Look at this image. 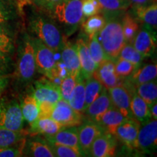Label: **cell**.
<instances>
[{
    "label": "cell",
    "instance_id": "4",
    "mask_svg": "<svg viewBox=\"0 0 157 157\" xmlns=\"http://www.w3.org/2000/svg\"><path fill=\"white\" fill-rule=\"evenodd\" d=\"M46 13L55 21L65 37L74 34L84 20L82 0H63Z\"/></svg>",
    "mask_w": 157,
    "mask_h": 157
},
{
    "label": "cell",
    "instance_id": "31",
    "mask_svg": "<svg viewBox=\"0 0 157 157\" xmlns=\"http://www.w3.org/2000/svg\"><path fill=\"white\" fill-rule=\"evenodd\" d=\"M105 23V19L102 14H96L93 16L87 17L82 23V32L87 37L98 34L103 28Z\"/></svg>",
    "mask_w": 157,
    "mask_h": 157
},
{
    "label": "cell",
    "instance_id": "33",
    "mask_svg": "<svg viewBox=\"0 0 157 157\" xmlns=\"http://www.w3.org/2000/svg\"><path fill=\"white\" fill-rule=\"evenodd\" d=\"M136 93L150 106L157 100L156 79L137 86Z\"/></svg>",
    "mask_w": 157,
    "mask_h": 157
},
{
    "label": "cell",
    "instance_id": "20",
    "mask_svg": "<svg viewBox=\"0 0 157 157\" xmlns=\"http://www.w3.org/2000/svg\"><path fill=\"white\" fill-rule=\"evenodd\" d=\"M43 137L47 142L65 145V146H70L81 151L79 143H78L77 127H66V128L60 129L56 134L43 135Z\"/></svg>",
    "mask_w": 157,
    "mask_h": 157
},
{
    "label": "cell",
    "instance_id": "12",
    "mask_svg": "<svg viewBox=\"0 0 157 157\" xmlns=\"http://www.w3.org/2000/svg\"><path fill=\"white\" fill-rule=\"evenodd\" d=\"M77 132L80 151L83 156H90V148L93 141L98 135L105 132V130L95 121L90 119H84L77 127Z\"/></svg>",
    "mask_w": 157,
    "mask_h": 157
},
{
    "label": "cell",
    "instance_id": "36",
    "mask_svg": "<svg viewBox=\"0 0 157 157\" xmlns=\"http://www.w3.org/2000/svg\"><path fill=\"white\" fill-rule=\"evenodd\" d=\"M119 58H123L127 61L132 63L137 67L142 64L143 56L138 51L135 50L132 43H126L119 54Z\"/></svg>",
    "mask_w": 157,
    "mask_h": 157
},
{
    "label": "cell",
    "instance_id": "21",
    "mask_svg": "<svg viewBox=\"0 0 157 157\" xmlns=\"http://www.w3.org/2000/svg\"><path fill=\"white\" fill-rule=\"evenodd\" d=\"M112 106L109 91L103 87L101 93L95 98V101L84 110V113L88 119L93 121L95 118L99 117Z\"/></svg>",
    "mask_w": 157,
    "mask_h": 157
},
{
    "label": "cell",
    "instance_id": "8",
    "mask_svg": "<svg viewBox=\"0 0 157 157\" xmlns=\"http://www.w3.org/2000/svg\"><path fill=\"white\" fill-rule=\"evenodd\" d=\"M23 9L17 0H0V24L15 33L22 22Z\"/></svg>",
    "mask_w": 157,
    "mask_h": 157
},
{
    "label": "cell",
    "instance_id": "11",
    "mask_svg": "<svg viewBox=\"0 0 157 157\" xmlns=\"http://www.w3.org/2000/svg\"><path fill=\"white\" fill-rule=\"evenodd\" d=\"M140 127L137 149L143 154H153L157 146V119H151Z\"/></svg>",
    "mask_w": 157,
    "mask_h": 157
},
{
    "label": "cell",
    "instance_id": "19",
    "mask_svg": "<svg viewBox=\"0 0 157 157\" xmlns=\"http://www.w3.org/2000/svg\"><path fill=\"white\" fill-rule=\"evenodd\" d=\"M30 138L25 139L23 156L33 157H54L53 152L44 137L39 135H30Z\"/></svg>",
    "mask_w": 157,
    "mask_h": 157
},
{
    "label": "cell",
    "instance_id": "40",
    "mask_svg": "<svg viewBox=\"0 0 157 157\" xmlns=\"http://www.w3.org/2000/svg\"><path fill=\"white\" fill-rule=\"evenodd\" d=\"M76 78L71 75L67 76L62 80L60 85H59L61 99L66 101H68L71 94L76 85Z\"/></svg>",
    "mask_w": 157,
    "mask_h": 157
},
{
    "label": "cell",
    "instance_id": "10",
    "mask_svg": "<svg viewBox=\"0 0 157 157\" xmlns=\"http://www.w3.org/2000/svg\"><path fill=\"white\" fill-rule=\"evenodd\" d=\"M132 44L143 58H148L154 54L156 49V29L143 23L139 29Z\"/></svg>",
    "mask_w": 157,
    "mask_h": 157
},
{
    "label": "cell",
    "instance_id": "15",
    "mask_svg": "<svg viewBox=\"0 0 157 157\" xmlns=\"http://www.w3.org/2000/svg\"><path fill=\"white\" fill-rule=\"evenodd\" d=\"M87 38V36L84 33L81 34L76 39L75 44L80 63V74L85 79L93 76L98 67L90 54Z\"/></svg>",
    "mask_w": 157,
    "mask_h": 157
},
{
    "label": "cell",
    "instance_id": "7",
    "mask_svg": "<svg viewBox=\"0 0 157 157\" xmlns=\"http://www.w3.org/2000/svg\"><path fill=\"white\" fill-rule=\"evenodd\" d=\"M108 91L113 106L127 119L133 118L130 110V102L132 96L136 93V90L129 87L122 80L121 84L108 89Z\"/></svg>",
    "mask_w": 157,
    "mask_h": 157
},
{
    "label": "cell",
    "instance_id": "32",
    "mask_svg": "<svg viewBox=\"0 0 157 157\" xmlns=\"http://www.w3.org/2000/svg\"><path fill=\"white\" fill-rule=\"evenodd\" d=\"M103 86L97 78L94 76H90L85 79V86H84V95H85V102H84V110L87 109L88 105L95 101V98L99 95L103 90Z\"/></svg>",
    "mask_w": 157,
    "mask_h": 157
},
{
    "label": "cell",
    "instance_id": "48",
    "mask_svg": "<svg viewBox=\"0 0 157 157\" xmlns=\"http://www.w3.org/2000/svg\"><path fill=\"white\" fill-rule=\"evenodd\" d=\"M149 109H150L151 115V118L154 119H157V102H154L151 105L149 106Z\"/></svg>",
    "mask_w": 157,
    "mask_h": 157
},
{
    "label": "cell",
    "instance_id": "16",
    "mask_svg": "<svg viewBox=\"0 0 157 157\" xmlns=\"http://www.w3.org/2000/svg\"><path fill=\"white\" fill-rule=\"evenodd\" d=\"M117 139L109 132H104L96 137L90 148V156L95 157H111L115 156Z\"/></svg>",
    "mask_w": 157,
    "mask_h": 157
},
{
    "label": "cell",
    "instance_id": "45",
    "mask_svg": "<svg viewBox=\"0 0 157 157\" xmlns=\"http://www.w3.org/2000/svg\"><path fill=\"white\" fill-rule=\"evenodd\" d=\"M38 104L39 109V117H50L55 104L49 103V102H41Z\"/></svg>",
    "mask_w": 157,
    "mask_h": 157
},
{
    "label": "cell",
    "instance_id": "9",
    "mask_svg": "<svg viewBox=\"0 0 157 157\" xmlns=\"http://www.w3.org/2000/svg\"><path fill=\"white\" fill-rule=\"evenodd\" d=\"M82 114L75 111L68 101L60 98L55 103L50 117L63 127H71L81 124L84 121Z\"/></svg>",
    "mask_w": 157,
    "mask_h": 157
},
{
    "label": "cell",
    "instance_id": "28",
    "mask_svg": "<svg viewBox=\"0 0 157 157\" xmlns=\"http://www.w3.org/2000/svg\"><path fill=\"white\" fill-rule=\"evenodd\" d=\"M20 105L23 119L31 125L39 118V109L38 103L30 93H28L20 102Z\"/></svg>",
    "mask_w": 157,
    "mask_h": 157
},
{
    "label": "cell",
    "instance_id": "18",
    "mask_svg": "<svg viewBox=\"0 0 157 157\" xmlns=\"http://www.w3.org/2000/svg\"><path fill=\"white\" fill-rule=\"evenodd\" d=\"M60 52V60L66 66L69 75L76 78L80 74V63L76 44L68 42L65 37Z\"/></svg>",
    "mask_w": 157,
    "mask_h": 157
},
{
    "label": "cell",
    "instance_id": "26",
    "mask_svg": "<svg viewBox=\"0 0 157 157\" xmlns=\"http://www.w3.org/2000/svg\"><path fill=\"white\" fill-rule=\"evenodd\" d=\"M130 110L132 117L140 124L152 119L148 105L137 93L133 94L131 98Z\"/></svg>",
    "mask_w": 157,
    "mask_h": 157
},
{
    "label": "cell",
    "instance_id": "24",
    "mask_svg": "<svg viewBox=\"0 0 157 157\" xmlns=\"http://www.w3.org/2000/svg\"><path fill=\"white\" fill-rule=\"evenodd\" d=\"M156 63H149L143 65V66L140 65L130 76L125 78L136 88L140 84L156 79Z\"/></svg>",
    "mask_w": 157,
    "mask_h": 157
},
{
    "label": "cell",
    "instance_id": "34",
    "mask_svg": "<svg viewBox=\"0 0 157 157\" xmlns=\"http://www.w3.org/2000/svg\"><path fill=\"white\" fill-rule=\"evenodd\" d=\"M27 133L23 131H13L0 129V148H4L16 144L24 140Z\"/></svg>",
    "mask_w": 157,
    "mask_h": 157
},
{
    "label": "cell",
    "instance_id": "3",
    "mask_svg": "<svg viewBox=\"0 0 157 157\" xmlns=\"http://www.w3.org/2000/svg\"><path fill=\"white\" fill-rule=\"evenodd\" d=\"M36 71L32 39L28 32H25L20 39L17 46V60L13 73L17 87H25L32 83Z\"/></svg>",
    "mask_w": 157,
    "mask_h": 157
},
{
    "label": "cell",
    "instance_id": "14",
    "mask_svg": "<svg viewBox=\"0 0 157 157\" xmlns=\"http://www.w3.org/2000/svg\"><path fill=\"white\" fill-rule=\"evenodd\" d=\"M140 124L134 118L127 119L117 127L114 136L129 149H137V139Z\"/></svg>",
    "mask_w": 157,
    "mask_h": 157
},
{
    "label": "cell",
    "instance_id": "30",
    "mask_svg": "<svg viewBox=\"0 0 157 157\" xmlns=\"http://www.w3.org/2000/svg\"><path fill=\"white\" fill-rule=\"evenodd\" d=\"M14 31L0 24V52L12 56L15 52V40Z\"/></svg>",
    "mask_w": 157,
    "mask_h": 157
},
{
    "label": "cell",
    "instance_id": "22",
    "mask_svg": "<svg viewBox=\"0 0 157 157\" xmlns=\"http://www.w3.org/2000/svg\"><path fill=\"white\" fill-rule=\"evenodd\" d=\"M66 128L51 117H39L34 123L29 125L26 133L29 135H51L56 134L60 129Z\"/></svg>",
    "mask_w": 157,
    "mask_h": 157
},
{
    "label": "cell",
    "instance_id": "49",
    "mask_svg": "<svg viewBox=\"0 0 157 157\" xmlns=\"http://www.w3.org/2000/svg\"><path fill=\"white\" fill-rule=\"evenodd\" d=\"M17 2H18V3L20 4V5H21V7H22L23 9V7H24L25 5H28L29 3H31L30 0H17Z\"/></svg>",
    "mask_w": 157,
    "mask_h": 157
},
{
    "label": "cell",
    "instance_id": "41",
    "mask_svg": "<svg viewBox=\"0 0 157 157\" xmlns=\"http://www.w3.org/2000/svg\"><path fill=\"white\" fill-rule=\"evenodd\" d=\"M82 10L84 18L101 14L102 8L98 0H82Z\"/></svg>",
    "mask_w": 157,
    "mask_h": 157
},
{
    "label": "cell",
    "instance_id": "39",
    "mask_svg": "<svg viewBox=\"0 0 157 157\" xmlns=\"http://www.w3.org/2000/svg\"><path fill=\"white\" fill-rule=\"evenodd\" d=\"M115 60V72L117 75L121 78H127L137 68L132 63L119 57Z\"/></svg>",
    "mask_w": 157,
    "mask_h": 157
},
{
    "label": "cell",
    "instance_id": "38",
    "mask_svg": "<svg viewBox=\"0 0 157 157\" xmlns=\"http://www.w3.org/2000/svg\"><path fill=\"white\" fill-rule=\"evenodd\" d=\"M50 146L51 150L53 152L54 156L57 157H78L83 156L79 151L71 148L70 146H65L58 143L47 142Z\"/></svg>",
    "mask_w": 157,
    "mask_h": 157
},
{
    "label": "cell",
    "instance_id": "50",
    "mask_svg": "<svg viewBox=\"0 0 157 157\" xmlns=\"http://www.w3.org/2000/svg\"><path fill=\"white\" fill-rule=\"evenodd\" d=\"M30 1H31V0H30Z\"/></svg>",
    "mask_w": 157,
    "mask_h": 157
},
{
    "label": "cell",
    "instance_id": "42",
    "mask_svg": "<svg viewBox=\"0 0 157 157\" xmlns=\"http://www.w3.org/2000/svg\"><path fill=\"white\" fill-rule=\"evenodd\" d=\"M24 140L20 141L16 144L13 146L6 147L4 148H0V157H19L23 156V151L24 148L25 141Z\"/></svg>",
    "mask_w": 157,
    "mask_h": 157
},
{
    "label": "cell",
    "instance_id": "29",
    "mask_svg": "<svg viewBox=\"0 0 157 157\" xmlns=\"http://www.w3.org/2000/svg\"><path fill=\"white\" fill-rule=\"evenodd\" d=\"M121 25L126 43H132L140 29V22L130 12H125L121 17Z\"/></svg>",
    "mask_w": 157,
    "mask_h": 157
},
{
    "label": "cell",
    "instance_id": "5",
    "mask_svg": "<svg viewBox=\"0 0 157 157\" xmlns=\"http://www.w3.org/2000/svg\"><path fill=\"white\" fill-rule=\"evenodd\" d=\"M24 126L20 102L15 98H0V129L23 131Z\"/></svg>",
    "mask_w": 157,
    "mask_h": 157
},
{
    "label": "cell",
    "instance_id": "47",
    "mask_svg": "<svg viewBox=\"0 0 157 157\" xmlns=\"http://www.w3.org/2000/svg\"><path fill=\"white\" fill-rule=\"evenodd\" d=\"M10 83L9 75L0 76V98L2 96V94L5 91Z\"/></svg>",
    "mask_w": 157,
    "mask_h": 157
},
{
    "label": "cell",
    "instance_id": "37",
    "mask_svg": "<svg viewBox=\"0 0 157 157\" xmlns=\"http://www.w3.org/2000/svg\"><path fill=\"white\" fill-rule=\"evenodd\" d=\"M102 13H114L127 11L129 8L128 0H98Z\"/></svg>",
    "mask_w": 157,
    "mask_h": 157
},
{
    "label": "cell",
    "instance_id": "6",
    "mask_svg": "<svg viewBox=\"0 0 157 157\" xmlns=\"http://www.w3.org/2000/svg\"><path fill=\"white\" fill-rule=\"evenodd\" d=\"M34 49L36 71L52 80L54 77L56 60L55 52L39 39L31 36Z\"/></svg>",
    "mask_w": 157,
    "mask_h": 157
},
{
    "label": "cell",
    "instance_id": "2",
    "mask_svg": "<svg viewBox=\"0 0 157 157\" xmlns=\"http://www.w3.org/2000/svg\"><path fill=\"white\" fill-rule=\"evenodd\" d=\"M125 12L101 13L105 17V23L98 33V39L106 58L113 60L119 57L121 48L126 44L121 25V17Z\"/></svg>",
    "mask_w": 157,
    "mask_h": 157
},
{
    "label": "cell",
    "instance_id": "43",
    "mask_svg": "<svg viewBox=\"0 0 157 157\" xmlns=\"http://www.w3.org/2000/svg\"><path fill=\"white\" fill-rule=\"evenodd\" d=\"M13 70V63L11 56L0 52V76H7Z\"/></svg>",
    "mask_w": 157,
    "mask_h": 157
},
{
    "label": "cell",
    "instance_id": "35",
    "mask_svg": "<svg viewBox=\"0 0 157 157\" xmlns=\"http://www.w3.org/2000/svg\"><path fill=\"white\" fill-rule=\"evenodd\" d=\"M87 46L90 56L97 66L105 59L107 58L101 42L98 39V33L93 35L92 36L87 37Z\"/></svg>",
    "mask_w": 157,
    "mask_h": 157
},
{
    "label": "cell",
    "instance_id": "25",
    "mask_svg": "<svg viewBox=\"0 0 157 157\" xmlns=\"http://www.w3.org/2000/svg\"><path fill=\"white\" fill-rule=\"evenodd\" d=\"M130 13L139 22L147 24L154 29L157 25V5L156 2L148 6L131 7Z\"/></svg>",
    "mask_w": 157,
    "mask_h": 157
},
{
    "label": "cell",
    "instance_id": "13",
    "mask_svg": "<svg viewBox=\"0 0 157 157\" xmlns=\"http://www.w3.org/2000/svg\"><path fill=\"white\" fill-rule=\"evenodd\" d=\"M29 93L36 99L38 103L41 102H49L55 104L61 98L59 86L48 78L35 81Z\"/></svg>",
    "mask_w": 157,
    "mask_h": 157
},
{
    "label": "cell",
    "instance_id": "27",
    "mask_svg": "<svg viewBox=\"0 0 157 157\" xmlns=\"http://www.w3.org/2000/svg\"><path fill=\"white\" fill-rule=\"evenodd\" d=\"M84 86H85V78L80 74L76 78V85L68 101L69 105L75 111L82 113H84V102H85Z\"/></svg>",
    "mask_w": 157,
    "mask_h": 157
},
{
    "label": "cell",
    "instance_id": "23",
    "mask_svg": "<svg viewBox=\"0 0 157 157\" xmlns=\"http://www.w3.org/2000/svg\"><path fill=\"white\" fill-rule=\"evenodd\" d=\"M126 119L127 118L124 117L120 111L112 106L93 121L99 124L106 132L114 135L117 127Z\"/></svg>",
    "mask_w": 157,
    "mask_h": 157
},
{
    "label": "cell",
    "instance_id": "1",
    "mask_svg": "<svg viewBox=\"0 0 157 157\" xmlns=\"http://www.w3.org/2000/svg\"><path fill=\"white\" fill-rule=\"evenodd\" d=\"M27 29L31 36L42 41L55 53L60 52L65 36L53 20L33 4L27 16Z\"/></svg>",
    "mask_w": 157,
    "mask_h": 157
},
{
    "label": "cell",
    "instance_id": "44",
    "mask_svg": "<svg viewBox=\"0 0 157 157\" xmlns=\"http://www.w3.org/2000/svg\"><path fill=\"white\" fill-rule=\"evenodd\" d=\"M62 1L63 0H31V3L37 8L40 9L44 13H48L54 6Z\"/></svg>",
    "mask_w": 157,
    "mask_h": 157
},
{
    "label": "cell",
    "instance_id": "17",
    "mask_svg": "<svg viewBox=\"0 0 157 157\" xmlns=\"http://www.w3.org/2000/svg\"><path fill=\"white\" fill-rule=\"evenodd\" d=\"M114 67L115 60L106 58L98 65L93 75L107 90L122 82V78H119L116 74Z\"/></svg>",
    "mask_w": 157,
    "mask_h": 157
},
{
    "label": "cell",
    "instance_id": "46",
    "mask_svg": "<svg viewBox=\"0 0 157 157\" xmlns=\"http://www.w3.org/2000/svg\"><path fill=\"white\" fill-rule=\"evenodd\" d=\"M128 2L129 7H137L150 5L156 2V0H128Z\"/></svg>",
    "mask_w": 157,
    "mask_h": 157
}]
</instances>
